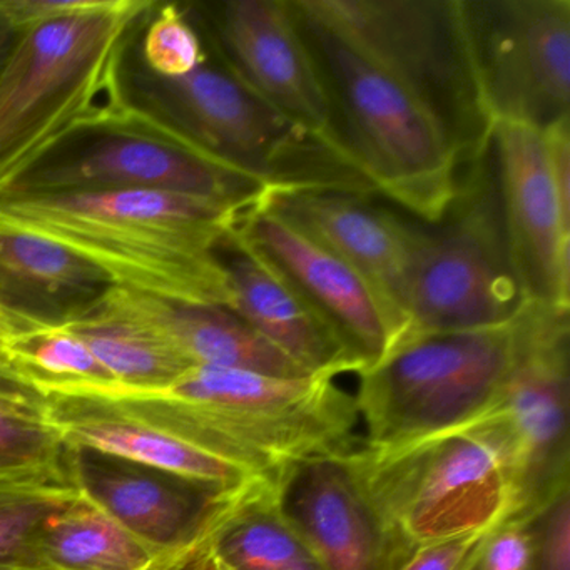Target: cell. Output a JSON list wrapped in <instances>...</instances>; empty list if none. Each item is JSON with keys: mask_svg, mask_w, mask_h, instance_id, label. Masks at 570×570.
Wrapping results in <instances>:
<instances>
[{"mask_svg": "<svg viewBox=\"0 0 570 570\" xmlns=\"http://www.w3.org/2000/svg\"><path fill=\"white\" fill-rule=\"evenodd\" d=\"M252 206L161 191L8 193L0 229L69 249L112 286L232 308L222 246Z\"/></svg>", "mask_w": 570, "mask_h": 570, "instance_id": "6da1fadb", "label": "cell"}, {"mask_svg": "<svg viewBox=\"0 0 570 570\" xmlns=\"http://www.w3.org/2000/svg\"><path fill=\"white\" fill-rule=\"evenodd\" d=\"M275 482L286 466L355 449V395L326 376L193 366L148 392L82 393Z\"/></svg>", "mask_w": 570, "mask_h": 570, "instance_id": "7a4b0ae2", "label": "cell"}, {"mask_svg": "<svg viewBox=\"0 0 570 570\" xmlns=\"http://www.w3.org/2000/svg\"><path fill=\"white\" fill-rule=\"evenodd\" d=\"M148 0H89L21 29L0 68V195L79 132L128 109L125 59Z\"/></svg>", "mask_w": 570, "mask_h": 570, "instance_id": "3957f363", "label": "cell"}, {"mask_svg": "<svg viewBox=\"0 0 570 570\" xmlns=\"http://www.w3.org/2000/svg\"><path fill=\"white\" fill-rule=\"evenodd\" d=\"M289 4L370 191L416 222H439L462 171L459 149L443 122L409 89L302 14L293 0Z\"/></svg>", "mask_w": 570, "mask_h": 570, "instance_id": "277c9868", "label": "cell"}, {"mask_svg": "<svg viewBox=\"0 0 570 570\" xmlns=\"http://www.w3.org/2000/svg\"><path fill=\"white\" fill-rule=\"evenodd\" d=\"M302 14L425 102L462 168L482 158L493 122L476 75L463 0H293Z\"/></svg>", "mask_w": 570, "mask_h": 570, "instance_id": "5b68a950", "label": "cell"}, {"mask_svg": "<svg viewBox=\"0 0 570 570\" xmlns=\"http://www.w3.org/2000/svg\"><path fill=\"white\" fill-rule=\"evenodd\" d=\"M125 82L136 108L273 191L316 188L372 195L355 173L249 89L209 45L208 58L191 75L161 78L139 65L129 72L125 68Z\"/></svg>", "mask_w": 570, "mask_h": 570, "instance_id": "8992f818", "label": "cell"}, {"mask_svg": "<svg viewBox=\"0 0 570 570\" xmlns=\"http://www.w3.org/2000/svg\"><path fill=\"white\" fill-rule=\"evenodd\" d=\"M522 345V309L503 325L400 343L358 373L355 402L366 426L363 442L403 445L475 422L499 399Z\"/></svg>", "mask_w": 570, "mask_h": 570, "instance_id": "52a82bcc", "label": "cell"}, {"mask_svg": "<svg viewBox=\"0 0 570 570\" xmlns=\"http://www.w3.org/2000/svg\"><path fill=\"white\" fill-rule=\"evenodd\" d=\"M368 499L405 549L489 532L515 510L505 460L475 423L395 446L348 452Z\"/></svg>", "mask_w": 570, "mask_h": 570, "instance_id": "ba28073f", "label": "cell"}, {"mask_svg": "<svg viewBox=\"0 0 570 570\" xmlns=\"http://www.w3.org/2000/svg\"><path fill=\"white\" fill-rule=\"evenodd\" d=\"M525 303L489 148L482 158L463 166L445 215L433 225L420 222L400 343L432 333L503 325Z\"/></svg>", "mask_w": 570, "mask_h": 570, "instance_id": "9c48e42d", "label": "cell"}, {"mask_svg": "<svg viewBox=\"0 0 570 570\" xmlns=\"http://www.w3.org/2000/svg\"><path fill=\"white\" fill-rule=\"evenodd\" d=\"M161 191L255 205L269 188L136 108L79 132L19 176L8 193Z\"/></svg>", "mask_w": 570, "mask_h": 570, "instance_id": "30bf717a", "label": "cell"}, {"mask_svg": "<svg viewBox=\"0 0 570 570\" xmlns=\"http://www.w3.org/2000/svg\"><path fill=\"white\" fill-rule=\"evenodd\" d=\"M570 309L527 302L519 362L475 423L495 443L512 480L515 510L533 517L570 489Z\"/></svg>", "mask_w": 570, "mask_h": 570, "instance_id": "8fae6325", "label": "cell"}, {"mask_svg": "<svg viewBox=\"0 0 570 570\" xmlns=\"http://www.w3.org/2000/svg\"><path fill=\"white\" fill-rule=\"evenodd\" d=\"M490 149L525 302L570 309V118L546 129L497 122Z\"/></svg>", "mask_w": 570, "mask_h": 570, "instance_id": "7c38bea8", "label": "cell"}, {"mask_svg": "<svg viewBox=\"0 0 570 570\" xmlns=\"http://www.w3.org/2000/svg\"><path fill=\"white\" fill-rule=\"evenodd\" d=\"M198 18L209 48L249 89L362 179L289 0H226L202 6Z\"/></svg>", "mask_w": 570, "mask_h": 570, "instance_id": "4fadbf2b", "label": "cell"}, {"mask_svg": "<svg viewBox=\"0 0 570 570\" xmlns=\"http://www.w3.org/2000/svg\"><path fill=\"white\" fill-rule=\"evenodd\" d=\"M493 125L570 118V0H463Z\"/></svg>", "mask_w": 570, "mask_h": 570, "instance_id": "5bb4252c", "label": "cell"}, {"mask_svg": "<svg viewBox=\"0 0 570 570\" xmlns=\"http://www.w3.org/2000/svg\"><path fill=\"white\" fill-rule=\"evenodd\" d=\"M275 490L283 517L323 570H395L410 553L366 495L348 453L293 463Z\"/></svg>", "mask_w": 570, "mask_h": 570, "instance_id": "9a60e30c", "label": "cell"}, {"mask_svg": "<svg viewBox=\"0 0 570 570\" xmlns=\"http://www.w3.org/2000/svg\"><path fill=\"white\" fill-rule=\"evenodd\" d=\"M370 196L346 189H272L263 199L356 269L385 303L403 338L420 222L376 205Z\"/></svg>", "mask_w": 570, "mask_h": 570, "instance_id": "2e32d148", "label": "cell"}, {"mask_svg": "<svg viewBox=\"0 0 570 570\" xmlns=\"http://www.w3.org/2000/svg\"><path fill=\"white\" fill-rule=\"evenodd\" d=\"M265 198V196H263ZM259 199L236 232L262 249L328 316L363 362V370L389 355L402 330L365 278Z\"/></svg>", "mask_w": 570, "mask_h": 570, "instance_id": "e0dca14e", "label": "cell"}, {"mask_svg": "<svg viewBox=\"0 0 570 570\" xmlns=\"http://www.w3.org/2000/svg\"><path fill=\"white\" fill-rule=\"evenodd\" d=\"M69 323L122 326L168 348L191 366L248 370L273 376H312L248 322L223 306H199L109 286Z\"/></svg>", "mask_w": 570, "mask_h": 570, "instance_id": "ac0fdd59", "label": "cell"}, {"mask_svg": "<svg viewBox=\"0 0 570 570\" xmlns=\"http://www.w3.org/2000/svg\"><path fill=\"white\" fill-rule=\"evenodd\" d=\"M232 308L303 372L336 379L363 372V362L328 316L235 228L222 246Z\"/></svg>", "mask_w": 570, "mask_h": 570, "instance_id": "d6986e66", "label": "cell"}, {"mask_svg": "<svg viewBox=\"0 0 570 570\" xmlns=\"http://www.w3.org/2000/svg\"><path fill=\"white\" fill-rule=\"evenodd\" d=\"M42 396L52 429L66 445L81 452L155 470L216 493L232 492L253 480L265 479L146 425L99 396Z\"/></svg>", "mask_w": 570, "mask_h": 570, "instance_id": "ffe728a7", "label": "cell"}, {"mask_svg": "<svg viewBox=\"0 0 570 570\" xmlns=\"http://www.w3.org/2000/svg\"><path fill=\"white\" fill-rule=\"evenodd\" d=\"M76 472L81 492L136 539L168 556L173 570H185L198 559L213 512L228 493L163 479L161 473L98 465L79 450Z\"/></svg>", "mask_w": 570, "mask_h": 570, "instance_id": "44dd1931", "label": "cell"}, {"mask_svg": "<svg viewBox=\"0 0 570 570\" xmlns=\"http://www.w3.org/2000/svg\"><path fill=\"white\" fill-rule=\"evenodd\" d=\"M111 282L56 243L0 229V303L48 325L86 312Z\"/></svg>", "mask_w": 570, "mask_h": 570, "instance_id": "7402d4cb", "label": "cell"}, {"mask_svg": "<svg viewBox=\"0 0 570 570\" xmlns=\"http://www.w3.org/2000/svg\"><path fill=\"white\" fill-rule=\"evenodd\" d=\"M202 559L232 570H323L283 517L269 479L253 480L223 497Z\"/></svg>", "mask_w": 570, "mask_h": 570, "instance_id": "603a6c76", "label": "cell"}, {"mask_svg": "<svg viewBox=\"0 0 570 570\" xmlns=\"http://www.w3.org/2000/svg\"><path fill=\"white\" fill-rule=\"evenodd\" d=\"M42 570H173L165 553L142 543L85 493L46 520L29 549Z\"/></svg>", "mask_w": 570, "mask_h": 570, "instance_id": "cb8c5ba5", "label": "cell"}, {"mask_svg": "<svg viewBox=\"0 0 570 570\" xmlns=\"http://www.w3.org/2000/svg\"><path fill=\"white\" fill-rule=\"evenodd\" d=\"M79 495L72 446L62 459L45 465L0 470V566H28L39 529Z\"/></svg>", "mask_w": 570, "mask_h": 570, "instance_id": "d4e9b609", "label": "cell"}, {"mask_svg": "<svg viewBox=\"0 0 570 570\" xmlns=\"http://www.w3.org/2000/svg\"><path fill=\"white\" fill-rule=\"evenodd\" d=\"M12 373L41 395L105 392L116 386L75 330L51 325L9 343Z\"/></svg>", "mask_w": 570, "mask_h": 570, "instance_id": "484cf974", "label": "cell"}, {"mask_svg": "<svg viewBox=\"0 0 570 570\" xmlns=\"http://www.w3.org/2000/svg\"><path fill=\"white\" fill-rule=\"evenodd\" d=\"M65 325L78 333L79 338L88 345L92 355L112 376L116 386L109 390L148 392L163 389L193 368L165 346L132 330L106 323Z\"/></svg>", "mask_w": 570, "mask_h": 570, "instance_id": "4316f807", "label": "cell"}, {"mask_svg": "<svg viewBox=\"0 0 570 570\" xmlns=\"http://www.w3.org/2000/svg\"><path fill=\"white\" fill-rule=\"evenodd\" d=\"M69 450L49 423L45 396L14 373H0V470L45 465Z\"/></svg>", "mask_w": 570, "mask_h": 570, "instance_id": "83f0119b", "label": "cell"}, {"mask_svg": "<svg viewBox=\"0 0 570 570\" xmlns=\"http://www.w3.org/2000/svg\"><path fill=\"white\" fill-rule=\"evenodd\" d=\"M208 58L203 32L178 4L159 8L149 19L141 42V66L161 78L191 75Z\"/></svg>", "mask_w": 570, "mask_h": 570, "instance_id": "f1b7e54d", "label": "cell"}, {"mask_svg": "<svg viewBox=\"0 0 570 570\" xmlns=\"http://www.w3.org/2000/svg\"><path fill=\"white\" fill-rule=\"evenodd\" d=\"M535 515L507 519L490 529L463 570H535Z\"/></svg>", "mask_w": 570, "mask_h": 570, "instance_id": "f546056e", "label": "cell"}, {"mask_svg": "<svg viewBox=\"0 0 570 570\" xmlns=\"http://www.w3.org/2000/svg\"><path fill=\"white\" fill-rule=\"evenodd\" d=\"M535 570H570V489L535 515Z\"/></svg>", "mask_w": 570, "mask_h": 570, "instance_id": "4dcf8cb0", "label": "cell"}, {"mask_svg": "<svg viewBox=\"0 0 570 570\" xmlns=\"http://www.w3.org/2000/svg\"><path fill=\"white\" fill-rule=\"evenodd\" d=\"M485 533L416 547L395 570H463Z\"/></svg>", "mask_w": 570, "mask_h": 570, "instance_id": "1f68e13d", "label": "cell"}, {"mask_svg": "<svg viewBox=\"0 0 570 570\" xmlns=\"http://www.w3.org/2000/svg\"><path fill=\"white\" fill-rule=\"evenodd\" d=\"M48 323L38 322V320L29 318V316L21 315L14 309L0 303V373L12 372L9 366L8 350L9 343L26 333L35 332V330L45 328Z\"/></svg>", "mask_w": 570, "mask_h": 570, "instance_id": "d6a6232c", "label": "cell"}, {"mask_svg": "<svg viewBox=\"0 0 570 570\" xmlns=\"http://www.w3.org/2000/svg\"><path fill=\"white\" fill-rule=\"evenodd\" d=\"M18 29L12 24L4 9L0 8V68L4 66L6 59H8L16 39H18Z\"/></svg>", "mask_w": 570, "mask_h": 570, "instance_id": "836d02e7", "label": "cell"}, {"mask_svg": "<svg viewBox=\"0 0 570 570\" xmlns=\"http://www.w3.org/2000/svg\"><path fill=\"white\" fill-rule=\"evenodd\" d=\"M186 570H232L228 567L222 566V563L215 562L212 559H202L198 562L193 563L191 567H188Z\"/></svg>", "mask_w": 570, "mask_h": 570, "instance_id": "e575fe53", "label": "cell"}, {"mask_svg": "<svg viewBox=\"0 0 570 570\" xmlns=\"http://www.w3.org/2000/svg\"><path fill=\"white\" fill-rule=\"evenodd\" d=\"M0 570H42V569H36V567L19 566V563H14V566H0Z\"/></svg>", "mask_w": 570, "mask_h": 570, "instance_id": "d590c367", "label": "cell"}]
</instances>
